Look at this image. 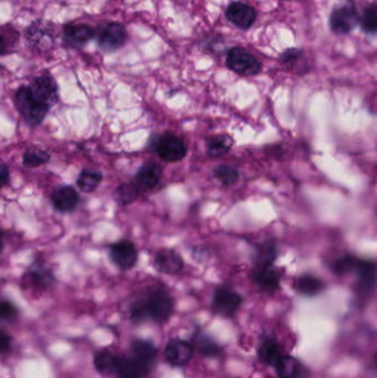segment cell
<instances>
[{
	"mask_svg": "<svg viewBox=\"0 0 377 378\" xmlns=\"http://www.w3.org/2000/svg\"><path fill=\"white\" fill-rule=\"evenodd\" d=\"M17 315V310L11 303L0 301V319H13Z\"/></svg>",
	"mask_w": 377,
	"mask_h": 378,
	"instance_id": "cell-36",
	"label": "cell"
},
{
	"mask_svg": "<svg viewBox=\"0 0 377 378\" xmlns=\"http://www.w3.org/2000/svg\"><path fill=\"white\" fill-rule=\"evenodd\" d=\"M243 304V297L231 287H218L214 294L213 310L224 318H231Z\"/></svg>",
	"mask_w": 377,
	"mask_h": 378,
	"instance_id": "cell-7",
	"label": "cell"
},
{
	"mask_svg": "<svg viewBox=\"0 0 377 378\" xmlns=\"http://www.w3.org/2000/svg\"><path fill=\"white\" fill-rule=\"evenodd\" d=\"M274 367L280 378H304L303 367L291 356H282Z\"/></svg>",
	"mask_w": 377,
	"mask_h": 378,
	"instance_id": "cell-22",
	"label": "cell"
},
{
	"mask_svg": "<svg viewBox=\"0 0 377 378\" xmlns=\"http://www.w3.org/2000/svg\"><path fill=\"white\" fill-rule=\"evenodd\" d=\"M15 102L19 113L30 125H38L48 113L49 108L33 96L29 86H21L16 92Z\"/></svg>",
	"mask_w": 377,
	"mask_h": 378,
	"instance_id": "cell-4",
	"label": "cell"
},
{
	"mask_svg": "<svg viewBox=\"0 0 377 378\" xmlns=\"http://www.w3.org/2000/svg\"><path fill=\"white\" fill-rule=\"evenodd\" d=\"M25 38L29 45L37 50L52 48L54 43V25L48 21H35L25 31Z\"/></svg>",
	"mask_w": 377,
	"mask_h": 378,
	"instance_id": "cell-8",
	"label": "cell"
},
{
	"mask_svg": "<svg viewBox=\"0 0 377 378\" xmlns=\"http://www.w3.org/2000/svg\"><path fill=\"white\" fill-rule=\"evenodd\" d=\"M94 38L104 52H113L124 46L129 35L124 25L114 21H105L94 29Z\"/></svg>",
	"mask_w": 377,
	"mask_h": 378,
	"instance_id": "cell-2",
	"label": "cell"
},
{
	"mask_svg": "<svg viewBox=\"0 0 377 378\" xmlns=\"http://www.w3.org/2000/svg\"><path fill=\"white\" fill-rule=\"evenodd\" d=\"M11 348V338L5 332L0 331V353L6 352Z\"/></svg>",
	"mask_w": 377,
	"mask_h": 378,
	"instance_id": "cell-37",
	"label": "cell"
},
{
	"mask_svg": "<svg viewBox=\"0 0 377 378\" xmlns=\"http://www.w3.org/2000/svg\"><path fill=\"white\" fill-rule=\"evenodd\" d=\"M31 277H33V282L36 285H41V287H47L52 280V277L49 275L47 270H41V268H36L31 273Z\"/></svg>",
	"mask_w": 377,
	"mask_h": 378,
	"instance_id": "cell-35",
	"label": "cell"
},
{
	"mask_svg": "<svg viewBox=\"0 0 377 378\" xmlns=\"http://www.w3.org/2000/svg\"><path fill=\"white\" fill-rule=\"evenodd\" d=\"M102 175L100 172L96 171H90V169H84L81 172L78 178V186L80 187L82 192L91 193L93 192L96 187L99 186L101 183Z\"/></svg>",
	"mask_w": 377,
	"mask_h": 378,
	"instance_id": "cell-29",
	"label": "cell"
},
{
	"mask_svg": "<svg viewBox=\"0 0 377 378\" xmlns=\"http://www.w3.org/2000/svg\"><path fill=\"white\" fill-rule=\"evenodd\" d=\"M173 309L172 297L162 287H155L146 298L141 299L132 305L131 318L135 322H141L147 318L157 323L166 322L172 315Z\"/></svg>",
	"mask_w": 377,
	"mask_h": 378,
	"instance_id": "cell-1",
	"label": "cell"
},
{
	"mask_svg": "<svg viewBox=\"0 0 377 378\" xmlns=\"http://www.w3.org/2000/svg\"><path fill=\"white\" fill-rule=\"evenodd\" d=\"M226 66L241 76H257L262 68L256 57L240 47H233L228 51Z\"/></svg>",
	"mask_w": 377,
	"mask_h": 378,
	"instance_id": "cell-5",
	"label": "cell"
},
{
	"mask_svg": "<svg viewBox=\"0 0 377 378\" xmlns=\"http://www.w3.org/2000/svg\"><path fill=\"white\" fill-rule=\"evenodd\" d=\"M162 175V167L156 163L150 161L139 169L135 176L134 185L139 192H150L160 184Z\"/></svg>",
	"mask_w": 377,
	"mask_h": 378,
	"instance_id": "cell-14",
	"label": "cell"
},
{
	"mask_svg": "<svg viewBox=\"0 0 377 378\" xmlns=\"http://www.w3.org/2000/svg\"><path fill=\"white\" fill-rule=\"evenodd\" d=\"M62 38L64 46L68 48H84L94 38V29L86 23H70L64 25Z\"/></svg>",
	"mask_w": 377,
	"mask_h": 378,
	"instance_id": "cell-9",
	"label": "cell"
},
{
	"mask_svg": "<svg viewBox=\"0 0 377 378\" xmlns=\"http://www.w3.org/2000/svg\"><path fill=\"white\" fill-rule=\"evenodd\" d=\"M1 248H3V242H1V234H0V251H1Z\"/></svg>",
	"mask_w": 377,
	"mask_h": 378,
	"instance_id": "cell-40",
	"label": "cell"
},
{
	"mask_svg": "<svg viewBox=\"0 0 377 378\" xmlns=\"http://www.w3.org/2000/svg\"><path fill=\"white\" fill-rule=\"evenodd\" d=\"M304 58V52L300 49L290 48L286 49L282 57L280 60L284 63V66L288 69H296L302 62Z\"/></svg>",
	"mask_w": 377,
	"mask_h": 378,
	"instance_id": "cell-33",
	"label": "cell"
},
{
	"mask_svg": "<svg viewBox=\"0 0 377 378\" xmlns=\"http://www.w3.org/2000/svg\"><path fill=\"white\" fill-rule=\"evenodd\" d=\"M359 23L364 33L369 35H375L377 29V8L375 4L367 7L359 18Z\"/></svg>",
	"mask_w": 377,
	"mask_h": 378,
	"instance_id": "cell-31",
	"label": "cell"
},
{
	"mask_svg": "<svg viewBox=\"0 0 377 378\" xmlns=\"http://www.w3.org/2000/svg\"><path fill=\"white\" fill-rule=\"evenodd\" d=\"M117 370L121 378H143L149 373V370L135 358H120Z\"/></svg>",
	"mask_w": 377,
	"mask_h": 378,
	"instance_id": "cell-23",
	"label": "cell"
},
{
	"mask_svg": "<svg viewBox=\"0 0 377 378\" xmlns=\"http://www.w3.org/2000/svg\"><path fill=\"white\" fill-rule=\"evenodd\" d=\"M324 287L325 285L321 279L315 277V275H309V273L300 275L294 281V289H296V292L304 295V297L318 295L324 290Z\"/></svg>",
	"mask_w": 377,
	"mask_h": 378,
	"instance_id": "cell-20",
	"label": "cell"
},
{
	"mask_svg": "<svg viewBox=\"0 0 377 378\" xmlns=\"http://www.w3.org/2000/svg\"><path fill=\"white\" fill-rule=\"evenodd\" d=\"M214 176L226 187L233 186L239 181V172L231 165H219L214 169Z\"/></svg>",
	"mask_w": 377,
	"mask_h": 378,
	"instance_id": "cell-28",
	"label": "cell"
},
{
	"mask_svg": "<svg viewBox=\"0 0 377 378\" xmlns=\"http://www.w3.org/2000/svg\"><path fill=\"white\" fill-rule=\"evenodd\" d=\"M9 51V40L5 33L0 29V57L4 56Z\"/></svg>",
	"mask_w": 377,
	"mask_h": 378,
	"instance_id": "cell-38",
	"label": "cell"
},
{
	"mask_svg": "<svg viewBox=\"0 0 377 378\" xmlns=\"http://www.w3.org/2000/svg\"><path fill=\"white\" fill-rule=\"evenodd\" d=\"M277 258H278V246L276 242L269 240L256 248L253 259V268L259 269V268L272 267Z\"/></svg>",
	"mask_w": 377,
	"mask_h": 378,
	"instance_id": "cell-18",
	"label": "cell"
},
{
	"mask_svg": "<svg viewBox=\"0 0 377 378\" xmlns=\"http://www.w3.org/2000/svg\"><path fill=\"white\" fill-rule=\"evenodd\" d=\"M117 360L109 350H101L94 356V366L100 373H110L117 370Z\"/></svg>",
	"mask_w": 377,
	"mask_h": 378,
	"instance_id": "cell-27",
	"label": "cell"
},
{
	"mask_svg": "<svg viewBox=\"0 0 377 378\" xmlns=\"http://www.w3.org/2000/svg\"><path fill=\"white\" fill-rule=\"evenodd\" d=\"M48 161V153L40 151V149H31V151H27L23 156V164L27 167L40 166Z\"/></svg>",
	"mask_w": 377,
	"mask_h": 378,
	"instance_id": "cell-34",
	"label": "cell"
},
{
	"mask_svg": "<svg viewBox=\"0 0 377 378\" xmlns=\"http://www.w3.org/2000/svg\"><path fill=\"white\" fill-rule=\"evenodd\" d=\"M226 17L229 23L240 29H249L256 21L257 13L255 8L240 1L231 4L226 11Z\"/></svg>",
	"mask_w": 377,
	"mask_h": 378,
	"instance_id": "cell-12",
	"label": "cell"
},
{
	"mask_svg": "<svg viewBox=\"0 0 377 378\" xmlns=\"http://www.w3.org/2000/svg\"><path fill=\"white\" fill-rule=\"evenodd\" d=\"M233 145V139L231 135L223 134V135H214L208 139L207 153L213 157L224 156L231 151Z\"/></svg>",
	"mask_w": 377,
	"mask_h": 378,
	"instance_id": "cell-24",
	"label": "cell"
},
{
	"mask_svg": "<svg viewBox=\"0 0 377 378\" xmlns=\"http://www.w3.org/2000/svg\"><path fill=\"white\" fill-rule=\"evenodd\" d=\"M29 88L33 96L48 108L58 101V88L54 79L48 74L35 79Z\"/></svg>",
	"mask_w": 377,
	"mask_h": 378,
	"instance_id": "cell-11",
	"label": "cell"
},
{
	"mask_svg": "<svg viewBox=\"0 0 377 378\" xmlns=\"http://www.w3.org/2000/svg\"><path fill=\"white\" fill-rule=\"evenodd\" d=\"M258 354L261 361L264 362L267 365L272 366H276L279 360L284 356L282 346L279 345L276 340H271V338H268V340H264L261 343Z\"/></svg>",
	"mask_w": 377,
	"mask_h": 378,
	"instance_id": "cell-25",
	"label": "cell"
},
{
	"mask_svg": "<svg viewBox=\"0 0 377 378\" xmlns=\"http://www.w3.org/2000/svg\"><path fill=\"white\" fill-rule=\"evenodd\" d=\"M52 204L60 212H72L79 202V195L72 187H61L51 197Z\"/></svg>",
	"mask_w": 377,
	"mask_h": 378,
	"instance_id": "cell-19",
	"label": "cell"
},
{
	"mask_svg": "<svg viewBox=\"0 0 377 378\" xmlns=\"http://www.w3.org/2000/svg\"><path fill=\"white\" fill-rule=\"evenodd\" d=\"M194 344H195L196 350L199 352L202 355L207 356V357H214L221 353V348L218 346L216 342H214L209 336L205 334H196L194 338Z\"/></svg>",
	"mask_w": 377,
	"mask_h": 378,
	"instance_id": "cell-26",
	"label": "cell"
},
{
	"mask_svg": "<svg viewBox=\"0 0 377 378\" xmlns=\"http://www.w3.org/2000/svg\"><path fill=\"white\" fill-rule=\"evenodd\" d=\"M155 149L160 159L166 163H178L187 155V147L184 139L170 132L162 134L157 139Z\"/></svg>",
	"mask_w": 377,
	"mask_h": 378,
	"instance_id": "cell-6",
	"label": "cell"
},
{
	"mask_svg": "<svg viewBox=\"0 0 377 378\" xmlns=\"http://www.w3.org/2000/svg\"><path fill=\"white\" fill-rule=\"evenodd\" d=\"M139 190L135 186L134 183L133 184H123L117 189L115 200L122 206H127V205L134 202L137 196H139Z\"/></svg>",
	"mask_w": 377,
	"mask_h": 378,
	"instance_id": "cell-32",
	"label": "cell"
},
{
	"mask_svg": "<svg viewBox=\"0 0 377 378\" xmlns=\"http://www.w3.org/2000/svg\"><path fill=\"white\" fill-rule=\"evenodd\" d=\"M133 358L150 371L156 360L157 350L146 340H137L132 344Z\"/></svg>",
	"mask_w": 377,
	"mask_h": 378,
	"instance_id": "cell-21",
	"label": "cell"
},
{
	"mask_svg": "<svg viewBox=\"0 0 377 378\" xmlns=\"http://www.w3.org/2000/svg\"><path fill=\"white\" fill-rule=\"evenodd\" d=\"M111 258L114 263L122 270H129L137 263V247L129 240H122L111 247Z\"/></svg>",
	"mask_w": 377,
	"mask_h": 378,
	"instance_id": "cell-13",
	"label": "cell"
},
{
	"mask_svg": "<svg viewBox=\"0 0 377 378\" xmlns=\"http://www.w3.org/2000/svg\"><path fill=\"white\" fill-rule=\"evenodd\" d=\"M253 282L258 285L260 290L267 293H274L278 290L282 281V275L278 270L272 267L259 268L253 269Z\"/></svg>",
	"mask_w": 377,
	"mask_h": 378,
	"instance_id": "cell-16",
	"label": "cell"
},
{
	"mask_svg": "<svg viewBox=\"0 0 377 378\" xmlns=\"http://www.w3.org/2000/svg\"><path fill=\"white\" fill-rule=\"evenodd\" d=\"M192 355V346L185 340H173L165 348L166 361L173 366H182L190 362Z\"/></svg>",
	"mask_w": 377,
	"mask_h": 378,
	"instance_id": "cell-17",
	"label": "cell"
},
{
	"mask_svg": "<svg viewBox=\"0 0 377 378\" xmlns=\"http://www.w3.org/2000/svg\"><path fill=\"white\" fill-rule=\"evenodd\" d=\"M359 258L353 255H345L335 260L331 269L335 275H344L349 273H354L355 268L359 263Z\"/></svg>",
	"mask_w": 377,
	"mask_h": 378,
	"instance_id": "cell-30",
	"label": "cell"
},
{
	"mask_svg": "<svg viewBox=\"0 0 377 378\" xmlns=\"http://www.w3.org/2000/svg\"><path fill=\"white\" fill-rule=\"evenodd\" d=\"M155 269L163 275H178L185 267L182 256L174 249H162L157 252L154 259Z\"/></svg>",
	"mask_w": 377,
	"mask_h": 378,
	"instance_id": "cell-10",
	"label": "cell"
},
{
	"mask_svg": "<svg viewBox=\"0 0 377 378\" xmlns=\"http://www.w3.org/2000/svg\"><path fill=\"white\" fill-rule=\"evenodd\" d=\"M354 273L357 277L359 292L370 293L376 283V265L374 261L359 258Z\"/></svg>",
	"mask_w": 377,
	"mask_h": 378,
	"instance_id": "cell-15",
	"label": "cell"
},
{
	"mask_svg": "<svg viewBox=\"0 0 377 378\" xmlns=\"http://www.w3.org/2000/svg\"><path fill=\"white\" fill-rule=\"evenodd\" d=\"M359 13L353 0H344L332 11L329 25L335 35L352 33L359 23Z\"/></svg>",
	"mask_w": 377,
	"mask_h": 378,
	"instance_id": "cell-3",
	"label": "cell"
},
{
	"mask_svg": "<svg viewBox=\"0 0 377 378\" xmlns=\"http://www.w3.org/2000/svg\"><path fill=\"white\" fill-rule=\"evenodd\" d=\"M8 178H9V171L5 164L0 163V188L5 186L6 183L8 182Z\"/></svg>",
	"mask_w": 377,
	"mask_h": 378,
	"instance_id": "cell-39",
	"label": "cell"
}]
</instances>
